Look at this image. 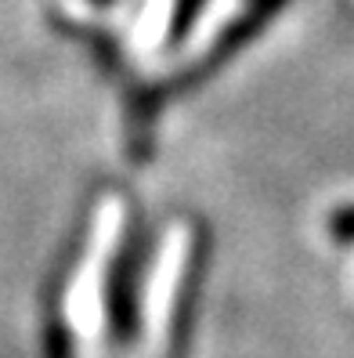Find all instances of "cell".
<instances>
[{
  "instance_id": "cell-2",
  "label": "cell",
  "mask_w": 354,
  "mask_h": 358,
  "mask_svg": "<svg viewBox=\"0 0 354 358\" xmlns=\"http://www.w3.org/2000/svg\"><path fill=\"white\" fill-rule=\"evenodd\" d=\"M192 254V236L184 224H170L166 236L156 246L152 268L145 275L141 286V301H138V358H159L170 341V322H174V308L181 297V282H184V268H189Z\"/></svg>"
},
{
  "instance_id": "cell-1",
  "label": "cell",
  "mask_w": 354,
  "mask_h": 358,
  "mask_svg": "<svg viewBox=\"0 0 354 358\" xmlns=\"http://www.w3.org/2000/svg\"><path fill=\"white\" fill-rule=\"evenodd\" d=\"M123 221H127V210L116 196H109L91 217L87 250L66 293V326L73 333L76 358H101V348H105V279L112 254L123 243Z\"/></svg>"
}]
</instances>
